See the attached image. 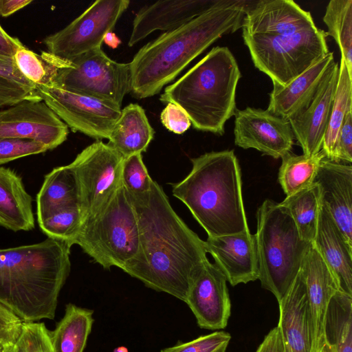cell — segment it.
Wrapping results in <instances>:
<instances>
[{
  "label": "cell",
  "instance_id": "obj_32",
  "mask_svg": "<svg viewBox=\"0 0 352 352\" xmlns=\"http://www.w3.org/2000/svg\"><path fill=\"white\" fill-rule=\"evenodd\" d=\"M323 21L327 36H332L352 78V0H331L327 6Z\"/></svg>",
  "mask_w": 352,
  "mask_h": 352
},
{
  "label": "cell",
  "instance_id": "obj_36",
  "mask_svg": "<svg viewBox=\"0 0 352 352\" xmlns=\"http://www.w3.org/2000/svg\"><path fill=\"white\" fill-rule=\"evenodd\" d=\"M14 347L16 352H54L50 331L43 322H23Z\"/></svg>",
  "mask_w": 352,
  "mask_h": 352
},
{
  "label": "cell",
  "instance_id": "obj_12",
  "mask_svg": "<svg viewBox=\"0 0 352 352\" xmlns=\"http://www.w3.org/2000/svg\"><path fill=\"white\" fill-rule=\"evenodd\" d=\"M36 89L41 100L73 131L97 140L109 139L121 114V108L54 86L38 85Z\"/></svg>",
  "mask_w": 352,
  "mask_h": 352
},
{
  "label": "cell",
  "instance_id": "obj_20",
  "mask_svg": "<svg viewBox=\"0 0 352 352\" xmlns=\"http://www.w3.org/2000/svg\"><path fill=\"white\" fill-rule=\"evenodd\" d=\"M217 0H166L143 6L135 14L128 42L133 47L156 30L170 32L201 15Z\"/></svg>",
  "mask_w": 352,
  "mask_h": 352
},
{
  "label": "cell",
  "instance_id": "obj_17",
  "mask_svg": "<svg viewBox=\"0 0 352 352\" xmlns=\"http://www.w3.org/2000/svg\"><path fill=\"white\" fill-rule=\"evenodd\" d=\"M300 272L308 302L311 352H319L325 343L324 320L327 307L339 289L333 274L313 243L304 257Z\"/></svg>",
  "mask_w": 352,
  "mask_h": 352
},
{
  "label": "cell",
  "instance_id": "obj_16",
  "mask_svg": "<svg viewBox=\"0 0 352 352\" xmlns=\"http://www.w3.org/2000/svg\"><path fill=\"white\" fill-rule=\"evenodd\" d=\"M338 77V64L334 62L309 104L289 121L303 154L311 156L322 148L328 127Z\"/></svg>",
  "mask_w": 352,
  "mask_h": 352
},
{
  "label": "cell",
  "instance_id": "obj_25",
  "mask_svg": "<svg viewBox=\"0 0 352 352\" xmlns=\"http://www.w3.org/2000/svg\"><path fill=\"white\" fill-rule=\"evenodd\" d=\"M154 133L144 109L137 103H131L121 109L108 144L126 158L146 151Z\"/></svg>",
  "mask_w": 352,
  "mask_h": 352
},
{
  "label": "cell",
  "instance_id": "obj_31",
  "mask_svg": "<svg viewBox=\"0 0 352 352\" xmlns=\"http://www.w3.org/2000/svg\"><path fill=\"white\" fill-rule=\"evenodd\" d=\"M324 157L322 150L311 156L298 155L289 152L281 157L278 180L286 197L314 184L320 164Z\"/></svg>",
  "mask_w": 352,
  "mask_h": 352
},
{
  "label": "cell",
  "instance_id": "obj_43",
  "mask_svg": "<svg viewBox=\"0 0 352 352\" xmlns=\"http://www.w3.org/2000/svg\"><path fill=\"white\" fill-rule=\"evenodd\" d=\"M0 76L29 87L35 89L36 87L21 73L13 56H8L0 54Z\"/></svg>",
  "mask_w": 352,
  "mask_h": 352
},
{
  "label": "cell",
  "instance_id": "obj_9",
  "mask_svg": "<svg viewBox=\"0 0 352 352\" xmlns=\"http://www.w3.org/2000/svg\"><path fill=\"white\" fill-rule=\"evenodd\" d=\"M69 62V67L58 70L52 86L121 108L124 96L131 90L129 63L112 60L102 47Z\"/></svg>",
  "mask_w": 352,
  "mask_h": 352
},
{
  "label": "cell",
  "instance_id": "obj_7",
  "mask_svg": "<svg viewBox=\"0 0 352 352\" xmlns=\"http://www.w3.org/2000/svg\"><path fill=\"white\" fill-rule=\"evenodd\" d=\"M256 217L258 279L278 302L292 287L312 243L300 237L288 210L280 203L265 199Z\"/></svg>",
  "mask_w": 352,
  "mask_h": 352
},
{
  "label": "cell",
  "instance_id": "obj_33",
  "mask_svg": "<svg viewBox=\"0 0 352 352\" xmlns=\"http://www.w3.org/2000/svg\"><path fill=\"white\" fill-rule=\"evenodd\" d=\"M13 57L21 73L36 87L52 86L58 70L71 65L69 61L56 58L47 52L38 54L25 46Z\"/></svg>",
  "mask_w": 352,
  "mask_h": 352
},
{
  "label": "cell",
  "instance_id": "obj_10",
  "mask_svg": "<svg viewBox=\"0 0 352 352\" xmlns=\"http://www.w3.org/2000/svg\"><path fill=\"white\" fill-rule=\"evenodd\" d=\"M130 4L128 0H98L63 29L43 40L47 52L61 60L72 59L102 47Z\"/></svg>",
  "mask_w": 352,
  "mask_h": 352
},
{
  "label": "cell",
  "instance_id": "obj_34",
  "mask_svg": "<svg viewBox=\"0 0 352 352\" xmlns=\"http://www.w3.org/2000/svg\"><path fill=\"white\" fill-rule=\"evenodd\" d=\"M84 221L85 216L80 206L72 204L54 210L38 223L47 237L65 242L72 247Z\"/></svg>",
  "mask_w": 352,
  "mask_h": 352
},
{
  "label": "cell",
  "instance_id": "obj_35",
  "mask_svg": "<svg viewBox=\"0 0 352 352\" xmlns=\"http://www.w3.org/2000/svg\"><path fill=\"white\" fill-rule=\"evenodd\" d=\"M121 181L128 193L140 195L151 190L153 180L150 177L141 153L123 159Z\"/></svg>",
  "mask_w": 352,
  "mask_h": 352
},
{
  "label": "cell",
  "instance_id": "obj_48",
  "mask_svg": "<svg viewBox=\"0 0 352 352\" xmlns=\"http://www.w3.org/2000/svg\"><path fill=\"white\" fill-rule=\"evenodd\" d=\"M319 352H336L334 347L329 345L328 343L325 342V343L323 344L322 349Z\"/></svg>",
  "mask_w": 352,
  "mask_h": 352
},
{
  "label": "cell",
  "instance_id": "obj_4",
  "mask_svg": "<svg viewBox=\"0 0 352 352\" xmlns=\"http://www.w3.org/2000/svg\"><path fill=\"white\" fill-rule=\"evenodd\" d=\"M71 247L47 237L0 249V303L24 322L53 320L69 274Z\"/></svg>",
  "mask_w": 352,
  "mask_h": 352
},
{
  "label": "cell",
  "instance_id": "obj_40",
  "mask_svg": "<svg viewBox=\"0 0 352 352\" xmlns=\"http://www.w3.org/2000/svg\"><path fill=\"white\" fill-rule=\"evenodd\" d=\"M23 322L0 303V344L6 347L14 346L21 333Z\"/></svg>",
  "mask_w": 352,
  "mask_h": 352
},
{
  "label": "cell",
  "instance_id": "obj_3",
  "mask_svg": "<svg viewBox=\"0 0 352 352\" xmlns=\"http://www.w3.org/2000/svg\"><path fill=\"white\" fill-rule=\"evenodd\" d=\"M251 3L217 0L201 15L142 47L129 63L132 94L143 99L159 94L217 39L241 28Z\"/></svg>",
  "mask_w": 352,
  "mask_h": 352
},
{
  "label": "cell",
  "instance_id": "obj_19",
  "mask_svg": "<svg viewBox=\"0 0 352 352\" xmlns=\"http://www.w3.org/2000/svg\"><path fill=\"white\" fill-rule=\"evenodd\" d=\"M314 183L318 185L322 204L352 247V166L324 158Z\"/></svg>",
  "mask_w": 352,
  "mask_h": 352
},
{
  "label": "cell",
  "instance_id": "obj_45",
  "mask_svg": "<svg viewBox=\"0 0 352 352\" xmlns=\"http://www.w3.org/2000/svg\"><path fill=\"white\" fill-rule=\"evenodd\" d=\"M256 352H283L277 327L273 328L265 336Z\"/></svg>",
  "mask_w": 352,
  "mask_h": 352
},
{
  "label": "cell",
  "instance_id": "obj_21",
  "mask_svg": "<svg viewBox=\"0 0 352 352\" xmlns=\"http://www.w3.org/2000/svg\"><path fill=\"white\" fill-rule=\"evenodd\" d=\"M278 305L277 328L283 352H311L308 302L300 272L288 292L278 302Z\"/></svg>",
  "mask_w": 352,
  "mask_h": 352
},
{
  "label": "cell",
  "instance_id": "obj_26",
  "mask_svg": "<svg viewBox=\"0 0 352 352\" xmlns=\"http://www.w3.org/2000/svg\"><path fill=\"white\" fill-rule=\"evenodd\" d=\"M79 201L78 182L71 164L54 168L45 176L36 195L37 221L58 208L72 204L79 205Z\"/></svg>",
  "mask_w": 352,
  "mask_h": 352
},
{
  "label": "cell",
  "instance_id": "obj_23",
  "mask_svg": "<svg viewBox=\"0 0 352 352\" xmlns=\"http://www.w3.org/2000/svg\"><path fill=\"white\" fill-rule=\"evenodd\" d=\"M313 245L333 274L339 290L352 296V247L322 204Z\"/></svg>",
  "mask_w": 352,
  "mask_h": 352
},
{
  "label": "cell",
  "instance_id": "obj_27",
  "mask_svg": "<svg viewBox=\"0 0 352 352\" xmlns=\"http://www.w3.org/2000/svg\"><path fill=\"white\" fill-rule=\"evenodd\" d=\"M94 311L69 303L65 315L50 331L54 352H83L94 323Z\"/></svg>",
  "mask_w": 352,
  "mask_h": 352
},
{
  "label": "cell",
  "instance_id": "obj_37",
  "mask_svg": "<svg viewBox=\"0 0 352 352\" xmlns=\"http://www.w3.org/2000/svg\"><path fill=\"white\" fill-rule=\"evenodd\" d=\"M230 340L229 333L216 331L186 342L178 341L175 345L160 352H226Z\"/></svg>",
  "mask_w": 352,
  "mask_h": 352
},
{
  "label": "cell",
  "instance_id": "obj_28",
  "mask_svg": "<svg viewBox=\"0 0 352 352\" xmlns=\"http://www.w3.org/2000/svg\"><path fill=\"white\" fill-rule=\"evenodd\" d=\"M352 111V78L341 56L338 77L328 127L324 138L322 151L325 158L338 162L337 146L340 129L349 111Z\"/></svg>",
  "mask_w": 352,
  "mask_h": 352
},
{
  "label": "cell",
  "instance_id": "obj_39",
  "mask_svg": "<svg viewBox=\"0 0 352 352\" xmlns=\"http://www.w3.org/2000/svg\"><path fill=\"white\" fill-rule=\"evenodd\" d=\"M25 100H41L35 88L0 76V108Z\"/></svg>",
  "mask_w": 352,
  "mask_h": 352
},
{
  "label": "cell",
  "instance_id": "obj_11",
  "mask_svg": "<svg viewBox=\"0 0 352 352\" xmlns=\"http://www.w3.org/2000/svg\"><path fill=\"white\" fill-rule=\"evenodd\" d=\"M124 157L109 144L97 140L71 163L78 182L85 220L96 213L121 185Z\"/></svg>",
  "mask_w": 352,
  "mask_h": 352
},
{
  "label": "cell",
  "instance_id": "obj_42",
  "mask_svg": "<svg viewBox=\"0 0 352 352\" xmlns=\"http://www.w3.org/2000/svg\"><path fill=\"white\" fill-rule=\"evenodd\" d=\"M338 162H352V111L344 118L340 131L337 146Z\"/></svg>",
  "mask_w": 352,
  "mask_h": 352
},
{
  "label": "cell",
  "instance_id": "obj_47",
  "mask_svg": "<svg viewBox=\"0 0 352 352\" xmlns=\"http://www.w3.org/2000/svg\"><path fill=\"white\" fill-rule=\"evenodd\" d=\"M103 42L112 48L117 47L120 43V39L112 32H110L105 35Z\"/></svg>",
  "mask_w": 352,
  "mask_h": 352
},
{
  "label": "cell",
  "instance_id": "obj_51",
  "mask_svg": "<svg viewBox=\"0 0 352 352\" xmlns=\"http://www.w3.org/2000/svg\"><path fill=\"white\" fill-rule=\"evenodd\" d=\"M7 348L8 347H6L0 344V352H5Z\"/></svg>",
  "mask_w": 352,
  "mask_h": 352
},
{
  "label": "cell",
  "instance_id": "obj_6",
  "mask_svg": "<svg viewBox=\"0 0 352 352\" xmlns=\"http://www.w3.org/2000/svg\"><path fill=\"white\" fill-rule=\"evenodd\" d=\"M241 77L234 55L227 47H213L160 97L164 103L182 108L192 126L217 135L236 113V91Z\"/></svg>",
  "mask_w": 352,
  "mask_h": 352
},
{
  "label": "cell",
  "instance_id": "obj_15",
  "mask_svg": "<svg viewBox=\"0 0 352 352\" xmlns=\"http://www.w3.org/2000/svg\"><path fill=\"white\" fill-rule=\"evenodd\" d=\"M227 280L216 264L209 261L191 285L185 302L200 328L223 329L231 314Z\"/></svg>",
  "mask_w": 352,
  "mask_h": 352
},
{
  "label": "cell",
  "instance_id": "obj_41",
  "mask_svg": "<svg viewBox=\"0 0 352 352\" xmlns=\"http://www.w3.org/2000/svg\"><path fill=\"white\" fill-rule=\"evenodd\" d=\"M164 126L176 134H182L190 126L191 122L184 110L177 104L168 103L160 114Z\"/></svg>",
  "mask_w": 352,
  "mask_h": 352
},
{
  "label": "cell",
  "instance_id": "obj_22",
  "mask_svg": "<svg viewBox=\"0 0 352 352\" xmlns=\"http://www.w3.org/2000/svg\"><path fill=\"white\" fill-rule=\"evenodd\" d=\"M335 62L329 52L285 86L273 85L267 110L288 120L312 100L327 72Z\"/></svg>",
  "mask_w": 352,
  "mask_h": 352
},
{
  "label": "cell",
  "instance_id": "obj_44",
  "mask_svg": "<svg viewBox=\"0 0 352 352\" xmlns=\"http://www.w3.org/2000/svg\"><path fill=\"white\" fill-rule=\"evenodd\" d=\"M22 43L15 37L9 35L0 25V54L14 56L20 48L23 47Z\"/></svg>",
  "mask_w": 352,
  "mask_h": 352
},
{
  "label": "cell",
  "instance_id": "obj_29",
  "mask_svg": "<svg viewBox=\"0 0 352 352\" xmlns=\"http://www.w3.org/2000/svg\"><path fill=\"white\" fill-rule=\"evenodd\" d=\"M324 338L336 352H352V296L338 290L330 300Z\"/></svg>",
  "mask_w": 352,
  "mask_h": 352
},
{
  "label": "cell",
  "instance_id": "obj_24",
  "mask_svg": "<svg viewBox=\"0 0 352 352\" xmlns=\"http://www.w3.org/2000/svg\"><path fill=\"white\" fill-rule=\"evenodd\" d=\"M0 226L29 231L34 228L32 197L15 171L0 166Z\"/></svg>",
  "mask_w": 352,
  "mask_h": 352
},
{
  "label": "cell",
  "instance_id": "obj_8",
  "mask_svg": "<svg viewBox=\"0 0 352 352\" xmlns=\"http://www.w3.org/2000/svg\"><path fill=\"white\" fill-rule=\"evenodd\" d=\"M75 244L104 269L115 266L123 270L137 258L139 226L122 184L105 204L85 220Z\"/></svg>",
  "mask_w": 352,
  "mask_h": 352
},
{
  "label": "cell",
  "instance_id": "obj_5",
  "mask_svg": "<svg viewBox=\"0 0 352 352\" xmlns=\"http://www.w3.org/2000/svg\"><path fill=\"white\" fill-rule=\"evenodd\" d=\"M191 162L188 175L172 185L173 196L187 206L209 237L248 230L241 170L234 151L206 153Z\"/></svg>",
  "mask_w": 352,
  "mask_h": 352
},
{
  "label": "cell",
  "instance_id": "obj_14",
  "mask_svg": "<svg viewBox=\"0 0 352 352\" xmlns=\"http://www.w3.org/2000/svg\"><path fill=\"white\" fill-rule=\"evenodd\" d=\"M234 143L263 155L281 158L291 152L294 136L289 121L267 109L246 107L234 114Z\"/></svg>",
  "mask_w": 352,
  "mask_h": 352
},
{
  "label": "cell",
  "instance_id": "obj_50",
  "mask_svg": "<svg viewBox=\"0 0 352 352\" xmlns=\"http://www.w3.org/2000/svg\"><path fill=\"white\" fill-rule=\"evenodd\" d=\"M5 352H16V351L14 346H12L7 348Z\"/></svg>",
  "mask_w": 352,
  "mask_h": 352
},
{
  "label": "cell",
  "instance_id": "obj_30",
  "mask_svg": "<svg viewBox=\"0 0 352 352\" xmlns=\"http://www.w3.org/2000/svg\"><path fill=\"white\" fill-rule=\"evenodd\" d=\"M280 204L288 210L300 237L313 243L322 205L318 185L314 183L304 190L287 196Z\"/></svg>",
  "mask_w": 352,
  "mask_h": 352
},
{
  "label": "cell",
  "instance_id": "obj_13",
  "mask_svg": "<svg viewBox=\"0 0 352 352\" xmlns=\"http://www.w3.org/2000/svg\"><path fill=\"white\" fill-rule=\"evenodd\" d=\"M67 125L42 100H25L0 111V138L27 139L52 150L67 138Z\"/></svg>",
  "mask_w": 352,
  "mask_h": 352
},
{
  "label": "cell",
  "instance_id": "obj_2",
  "mask_svg": "<svg viewBox=\"0 0 352 352\" xmlns=\"http://www.w3.org/2000/svg\"><path fill=\"white\" fill-rule=\"evenodd\" d=\"M242 36L254 66L285 86L327 55V35L292 0L252 1Z\"/></svg>",
  "mask_w": 352,
  "mask_h": 352
},
{
  "label": "cell",
  "instance_id": "obj_18",
  "mask_svg": "<svg viewBox=\"0 0 352 352\" xmlns=\"http://www.w3.org/2000/svg\"><path fill=\"white\" fill-rule=\"evenodd\" d=\"M207 253L232 286L258 279V259L254 234L250 230L230 235L209 237Z\"/></svg>",
  "mask_w": 352,
  "mask_h": 352
},
{
  "label": "cell",
  "instance_id": "obj_38",
  "mask_svg": "<svg viewBox=\"0 0 352 352\" xmlns=\"http://www.w3.org/2000/svg\"><path fill=\"white\" fill-rule=\"evenodd\" d=\"M48 150L46 146L31 140L0 138V165Z\"/></svg>",
  "mask_w": 352,
  "mask_h": 352
},
{
  "label": "cell",
  "instance_id": "obj_49",
  "mask_svg": "<svg viewBox=\"0 0 352 352\" xmlns=\"http://www.w3.org/2000/svg\"><path fill=\"white\" fill-rule=\"evenodd\" d=\"M113 352H129V350L126 347L124 346H120L114 349Z\"/></svg>",
  "mask_w": 352,
  "mask_h": 352
},
{
  "label": "cell",
  "instance_id": "obj_46",
  "mask_svg": "<svg viewBox=\"0 0 352 352\" xmlns=\"http://www.w3.org/2000/svg\"><path fill=\"white\" fill-rule=\"evenodd\" d=\"M32 3V0H0V16L7 17Z\"/></svg>",
  "mask_w": 352,
  "mask_h": 352
},
{
  "label": "cell",
  "instance_id": "obj_1",
  "mask_svg": "<svg viewBox=\"0 0 352 352\" xmlns=\"http://www.w3.org/2000/svg\"><path fill=\"white\" fill-rule=\"evenodd\" d=\"M129 195L137 215L140 249L122 270L147 287L185 302L208 261L205 241L176 214L156 182L148 192Z\"/></svg>",
  "mask_w": 352,
  "mask_h": 352
}]
</instances>
